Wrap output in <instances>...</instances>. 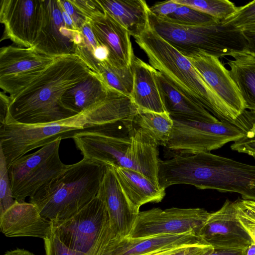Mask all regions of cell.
<instances>
[{
    "label": "cell",
    "instance_id": "obj_1",
    "mask_svg": "<svg viewBox=\"0 0 255 255\" xmlns=\"http://www.w3.org/2000/svg\"><path fill=\"white\" fill-rule=\"evenodd\" d=\"M92 72L76 55L57 57L40 76L16 94L9 96L4 124H49L79 114L65 108L62 97Z\"/></svg>",
    "mask_w": 255,
    "mask_h": 255
},
{
    "label": "cell",
    "instance_id": "obj_2",
    "mask_svg": "<svg viewBox=\"0 0 255 255\" xmlns=\"http://www.w3.org/2000/svg\"><path fill=\"white\" fill-rule=\"evenodd\" d=\"M158 180L166 189L176 184H189L200 189L235 192L243 200L255 201V166L211 152L173 153L159 159Z\"/></svg>",
    "mask_w": 255,
    "mask_h": 255
},
{
    "label": "cell",
    "instance_id": "obj_3",
    "mask_svg": "<svg viewBox=\"0 0 255 255\" xmlns=\"http://www.w3.org/2000/svg\"><path fill=\"white\" fill-rule=\"evenodd\" d=\"M135 39L149 64L178 91L202 105L221 122L241 126L238 117L216 94L189 60L150 26Z\"/></svg>",
    "mask_w": 255,
    "mask_h": 255
},
{
    "label": "cell",
    "instance_id": "obj_4",
    "mask_svg": "<svg viewBox=\"0 0 255 255\" xmlns=\"http://www.w3.org/2000/svg\"><path fill=\"white\" fill-rule=\"evenodd\" d=\"M106 166L83 157L40 187L29 202L51 221L66 220L98 194Z\"/></svg>",
    "mask_w": 255,
    "mask_h": 255
},
{
    "label": "cell",
    "instance_id": "obj_5",
    "mask_svg": "<svg viewBox=\"0 0 255 255\" xmlns=\"http://www.w3.org/2000/svg\"><path fill=\"white\" fill-rule=\"evenodd\" d=\"M150 26L186 57L205 54L220 57L246 52L247 41L243 32L222 21L214 24L187 26L172 23L149 11Z\"/></svg>",
    "mask_w": 255,
    "mask_h": 255
},
{
    "label": "cell",
    "instance_id": "obj_6",
    "mask_svg": "<svg viewBox=\"0 0 255 255\" xmlns=\"http://www.w3.org/2000/svg\"><path fill=\"white\" fill-rule=\"evenodd\" d=\"M52 222L53 235L68 248L86 255H105L116 238L106 207L97 195L69 218Z\"/></svg>",
    "mask_w": 255,
    "mask_h": 255
},
{
    "label": "cell",
    "instance_id": "obj_7",
    "mask_svg": "<svg viewBox=\"0 0 255 255\" xmlns=\"http://www.w3.org/2000/svg\"><path fill=\"white\" fill-rule=\"evenodd\" d=\"M86 128L83 112L70 118L45 124L6 123L0 125V148L8 167L17 159L34 149L58 139L72 138Z\"/></svg>",
    "mask_w": 255,
    "mask_h": 255
},
{
    "label": "cell",
    "instance_id": "obj_8",
    "mask_svg": "<svg viewBox=\"0 0 255 255\" xmlns=\"http://www.w3.org/2000/svg\"><path fill=\"white\" fill-rule=\"evenodd\" d=\"M61 139H58L33 153L24 155L9 167L13 198L25 202L42 186L60 174L67 167L59 156Z\"/></svg>",
    "mask_w": 255,
    "mask_h": 255
},
{
    "label": "cell",
    "instance_id": "obj_9",
    "mask_svg": "<svg viewBox=\"0 0 255 255\" xmlns=\"http://www.w3.org/2000/svg\"><path fill=\"white\" fill-rule=\"evenodd\" d=\"M172 119L173 126L165 147L176 153L211 152L242 138L247 131L237 125L220 121L201 122Z\"/></svg>",
    "mask_w": 255,
    "mask_h": 255
},
{
    "label": "cell",
    "instance_id": "obj_10",
    "mask_svg": "<svg viewBox=\"0 0 255 255\" xmlns=\"http://www.w3.org/2000/svg\"><path fill=\"white\" fill-rule=\"evenodd\" d=\"M131 120L85 128L73 137L83 157L105 166H118L131 142Z\"/></svg>",
    "mask_w": 255,
    "mask_h": 255
},
{
    "label": "cell",
    "instance_id": "obj_11",
    "mask_svg": "<svg viewBox=\"0 0 255 255\" xmlns=\"http://www.w3.org/2000/svg\"><path fill=\"white\" fill-rule=\"evenodd\" d=\"M211 213L203 208H159L139 212L128 237L175 235L193 232L199 236ZM200 237V236H199Z\"/></svg>",
    "mask_w": 255,
    "mask_h": 255
},
{
    "label": "cell",
    "instance_id": "obj_12",
    "mask_svg": "<svg viewBox=\"0 0 255 255\" xmlns=\"http://www.w3.org/2000/svg\"><path fill=\"white\" fill-rule=\"evenodd\" d=\"M57 58L33 47L9 45L0 49V88L10 96L40 76Z\"/></svg>",
    "mask_w": 255,
    "mask_h": 255
},
{
    "label": "cell",
    "instance_id": "obj_13",
    "mask_svg": "<svg viewBox=\"0 0 255 255\" xmlns=\"http://www.w3.org/2000/svg\"><path fill=\"white\" fill-rule=\"evenodd\" d=\"M42 17V0H1L0 22L4 27L1 41L8 39L18 46L32 47Z\"/></svg>",
    "mask_w": 255,
    "mask_h": 255
},
{
    "label": "cell",
    "instance_id": "obj_14",
    "mask_svg": "<svg viewBox=\"0 0 255 255\" xmlns=\"http://www.w3.org/2000/svg\"><path fill=\"white\" fill-rule=\"evenodd\" d=\"M42 1L41 26L32 47L41 54L55 58L75 55L81 39L80 30L67 25L58 0Z\"/></svg>",
    "mask_w": 255,
    "mask_h": 255
},
{
    "label": "cell",
    "instance_id": "obj_15",
    "mask_svg": "<svg viewBox=\"0 0 255 255\" xmlns=\"http://www.w3.org/2000/svg\"><path fill=\"white\" fill-rule=\"evenodd\" d=\"M199 236L216 249L246 250L254 243L238 220L235 201L228 199L219 210L211 213Z\"/></svg>",
    "mask_w": 255,
    "mask_h": 255
},
{
    "label": "cell",
    "instance_id": "obj_16",
    "mask_svg": "<svg viewBox=\"0 0 255 255\" xmlns=\"http://www.w3.org/2000/svg\"><path fill=\"white\" fill-rule=\"evenodd\" d=\"M97 196L106 207L110 227L116 238L128 237L138 214L131 208L112 166H106Z\"/></svg>",
    "mask_w": 255,
    "mask_h": 255
},
{
    "label": "cell",
    "instance_id": "obj_17",
    "mask_svg": "<svg viewBox=\"0 0 255 255\" xmlns=\"http://www.w3.org/2000/svg\"><path fill=\"white\" fill-rule=\"evenodd\" d=\"M187 58L219 98L240 117L246 110L244 102L229 70L219 58L198 54Z\"/></svg>",
    "mask_w": 255,
    "mask_h": 255
},
{
    "label": "cell",
    "instance_id": "obj_18",
    "mask_svg": "<svg viewBox=\"0 0 255 255\" xmlns=\"http://www.w3.org/2000/svg\"><path fill=\"white\" fill-rule=\"evenodd\" d=\"M87 20L98 42L108 50V62L120 69L131 67L135 55L129 32L105 11Z\"/></svg>",
    "mask_w": 255,
    "mask_h": 255
},
{
    "label": "cell",
    "instance_id": "obj_19",
    "mask_svg": "<svg viewBox=\"0 0 255 255\" xmlns=\"http://www.w3.org/2000/svg\"><path fill=\"white\" fill-rule=\"evenodd\" d=\"M1 232L7 237H31L44 240L53 235V224L31 203H16L0 216Z\"/></svg>",
    "mask_w": 255,
    "mask_h": 255
},
{
    "label": "cell",
    "instance_id": "obj_20",
    "mask_svg": "<svg viewBox=\"0 0 255 255\" xmlns=\"http://www.w3.org/2000/svg\"><path fill=\"white\" fill-rule=\"evenodd\" d=\"M201 244H207L193 232L144 238H115L111 242L105 255H142L160 250Z\"/></svg>",
    "mask_w": 255,
    "mask_h": 255
},
{
    "label": "cell",
    "instance_id": "obj_21",
    "mask_svg": "<svg viewBox=\"0 0 255 255\" xmlns=\"http://www.w3.org/2000/svg\"><path fill=\"white\" fill-rule=\"evenodd\" d=\"M131 142L119 166L133 169L159 183L158 145L146 132L132 125Z\"/></svg>",
    "mask_w": 255,
    "mask_h": 255
},
{
    "label": "cell",
    "instance_id": "obj_22",
    "mask_svg": "<svg viewBox=\"0 0 255 255\" xmlns=\"http://www.w3.org/2000/svg\"><path fill=\"white\" fill-rule=\"evenodd\" d=\"M119 183L133 211L138 214L139 208L147 203L161 202L165 189L147 176L133 169L113 166Z\"/></svg>",
    "mask_w": 255,
    "mask_h": 255
},
{
    "label": "cell",
    "instance_id": "obj_23",
    "mask_svg": "<svg viewBox=\"0 0 255 255\" xmlns=\"http://www.w3.org/2000/svg\"><path fill=\"white\" fill-rule=\"evenodd\" d=\"M131 66L133 84L130 98L137 109L167 112L155 78L156 70L135 56Z\"/></svg>",
    "mask_w": 255,
    "mask_h": 255
},
{
    "label": "cell",
    "instance_id": "obj_24",
    "mask_svg": "<svg viewBox=\"0 0 255 255\" xmlns=\"http://www.w3.org/2000/svg\"><path fill=\"white\" fill-rule=\"evenodd\" d=\"M155 78L166 110L172 118L201 122L219 121L202 105L175 89L157 70Z\"/></svg>",
    "mask_w": 255,
    "mask_h": 255
},
{
    "label": "cell",
    "instance_id": "obj_25",
    "mask_svg": "<svg viewBox=\"0 0 255 255\" xmlns=\"http://www.w3.org/2000/svg\"><path fill=\"white\" fill-rule=\"evenodd\" d=\"M104 11L134 38L150 26L149 7L143 0H98Z\"/></svg>",
    "mask_w": 255,
    "mask_h": 255
},
{
    "label": "cell",
    "instance_id": "obj_26",
    "mask_svg": "<svg viewBox=\"0 0 255 255\" xmlns=\"http://www.w3.org/2000/svg\"><path fill=\"white\" fill-rule=\"evenodd\" d=\"M113 91L98 74L92 72L64 93L62 102L67 109L80 114L105 100Z\"/></svg>",
    "mask_w": 255,
    "mask_h": 255
},
{
    "label": "cell",
    "instance_id": "obj_27",
    "mask_svg": "<svg viewBox=\"0 0 255 255\" xmlns=\"http://www.w3.org/2000/svg\"><path fill=\"white\" fill-rule=\"evenodd\" d=\"M228 61L230 76L239 91L246 110L255 112V57L246 52L235 54Z\"/></svg>",
    "mask_w": 255,
    "mask_h": 255
},
{
    "label": "cell",
    "instance_id": "obj_28",
    "mask_svg": "<svg viewBox=\"0 0 255 255\" xmlns=\"http://www.w3.org/2000/svg\"><path fill=\"white\" fill-rule=\"evenodd\" d=\"M132 125L150 135L159 145L166 146L173 126L167 112L156 113L138 109L132 120Z\"/></svg>",
    "mask_w": 255,
    "mask_h": 255
},
{
    "label": "cell",
    "instance_id": "obj_29",
    "mask_svg": "<svg viewBox=\"0 0 255 255\" xmlns=\"http://www.w3.org/2000/svg\"><path fill=\"white\" fill-rule=\"evenodd\" d=\"M98 74L110 89L130 97L133 84L131 66L120 69L106 61L99 65Z\"/></svg>",
    "mask_w": 255,
    "mask_h": 255
},
{
    "label": "cell",
    "instance_id": "obj_30",
    "mask_svg": "<svg viewBox=\"0 0 255 255\" xmlns=\"http://www.w3.org/2000/svg\"><path fill=\"white\" fill-rule=\"evenodd\" d=\"M81 41L76 54L93 72L98 74L100 63L97 59V52L101 44L97 39L88 22L80 29Z\"/></svg>",
    "mask_w": 255,
    "mask_h": 255
},
{
    "label": "cell",
    "instance_id": "obj_31",
    "mask_svg": "<svg viewBox=\"0 0 255 255\" xmlns=\"http://www.w3.org/2000/svg\"><path fill=\"white\" fill-rule=\"evenodd\" d=\"M182 5L189 6L222 21L233 15L238 7L228 0H174Z\"/></svg>",
    "mask_w": 255,
    "mask_h": 255
},
{
    "label": "cell",
    "instance_id": "obj_32",
    "mask_svg": "<svg viewBox=\"0 0 255 255\" xmlns=\"http://www.w3.org/2000/svg\"><path fill=\"white\" fill-rule=\"evenodd\" d=\"M161 19L172 23L187 26L214 24L220 22L207 14L182 4L174 12Z\"/></svg>",
    "mask_w": 255,
    "mask_h": 255
},
{
    "label": "cell",
    "instance_id": "obj_33",
    "mask_svg": "<svg viewBox=\"0 0 255 255\" xmlns=\"http://www.w3.org/2000/svg\"><path fill=\"white\" fill-rule=\"evenodd\" d=\"M222 22L232 25L242 32L255 33V0L238 7L233 15Z\"/></svg>",
    "mask_w": 255,
    "mask_h": 255
},
{
    "label": "cell",
    "instance_id": "obj_34",
    "mask_svg": "<svg viewBox=\"0 0 255 255\" xmlns=\"http://www.w3.org/2000/svg\"><path fill=\"white\" fill-rule=\"evenodd\" d=\"M16 202L12 194L7 165L0 148V216Z\"/></svg>",
    "mask_w": 255,
    "mask_h": 255
},
{
    "label": "cell",
    "instance_id": "obj_35",
    "mask_svg": "<svg viewBox=\"0 0 255 255\" xmlns=\"http://www.w3.org/2000/svg\"><path fill=\"white\" fill-rule=\"evenodd\" d=\"M235 203L238 220L255 244V214L242 204L241 199Z\"/></svg>",
    "mask_w": 255,
    "mask_h": 255
},
{
    "label": "cell",
    "instance_id": "obj_36",
    "mask_svg": "<svg viewBox=\"0 0 255 255\" xmlns=\"http://www.w3.org/2000/svg\"><path fill=\"white\" fill-rule=\"evenodd\" d=\"M231 148L233 150L247 154L255 159V124L247 130L243 137L232 144Z\"/></svg>",
    "mask_w": 255,
    "mask_h": 255
},
{
    "label": "cell",
    "instance_id": "obj_37",
    "mask_svg": "<svg viewBox=\"0 0 255 255\" xmlns=\"http://www.w3.org/2000/svg\"><path fill=\"white\" fill-rule=\"evenodd\" d=\"M44 243L45 255H86L68 248L53 234Z\"/></svg>",
    "mask_w": 255,
    "mask_h": 255
},
{
    "label": "cell",
    "instance_id": "obj_38",
    "mask_svg": "<svg viewBox=\"0 0 255 255\" xmlns=\"http://www.w3.org/2000/svg\"><path fill=\"white\" fill-rule=\"evenodd\" d=\"M70 0L87 19L104 12L98 0Z\"/></svg>",
    "mask_w": 255,
    "mask_h": 255
},
{
    "label": "cell",
    "instance_id": "obj_39",
    "mask_svg": "<svg viewBox=\"0 0 255 255\" xmlns=\"http://www.w3.org/2000/svg\"><path fill=\"white\" fill-rule=\"evenodd\" d=\"M62 8L70 16L75 27L80 30L88 22L86 17L71 2L70 0H58Z\"/></svg>",
    "mask_w": 255,
    "mask_h": 255
},
{
    "label": "cell",
    "instance_id": "obj_40",
    "mask_svg": "<svg viewBox=\"0 0 255 255\" xmlns=\"http://www.w3.org/2000/svg\"><path fill=\"white\" fill-rule=\"evenodd\" d=\"M180 5L174 0L160 1L149 7V11L155 16L163 18L174 12Z\"/></svg>",
    "mask_w": 255,
    "mask_h": 255
},
{
    "label": "cell",
    "instance_id": "obj_41",
    "mask_svg": "<svg viewBox=\"0 0 255 255\" xmlns=\"http://www.w3.org/2000/svg\"><path fill=\"white\" fill-rule=\"evenodd\" d=\"M214 248L207 244L184 247L168 255H205Z\"/></svg>",
    "mask_w": 255,
    "mask_h": 255
},
{
    "label": "cell",
    "instance_id": "obj_42",
    "mask_svg": "<svg viewBox=\"0 0 255 255\" xmlns=\"http://www.w3.org/2000/svg\"><path fill=\"white\" fill-rule=\"evenodd\" d=\"M10 97L5 92L0 93V125L3 124L7 116Z\"/></svg>",
    "mask_w": 255,
    "mask_h": 255
},
{
    "label": "cell",
    "instance_id": "obj_43",
    "mask_svg": "<svg viewBox=\"0 0 255 255\" xmlns=\"http://www.w3.org/2000/svg\"><path fill=\"white\" fill-rule=\"evenodd\" d=\"M205 255H246V250L214 248Z\"/></svg>",
    "mask_w": 255,
    "mask_h": 255
},
{
    "label": "cell",
    "instance_id": "obj_44",
    "mask_svg": "<svg viewBox=\"0 0 255 255\" xmlns=\"http://www.w3.org/2000/svg\"><path fill=\"white\" fill-rule=\"evenodd\" d=\"M247 41V48L246 53L255 57V33L243 32Z\"/></svg>",
    "mask_w": 255,
    "mask_h": 255
},
{
    "label": "cell",
    "instance_id": "obj_45",
    "mask_svg": "<svg viewBox=\"0 0 255 255\" xmlns=\"http://www.w3.org/2000/svg\"><path fill=\"white\" fill-rule=\"evenodd\" d=\"M2 255H35L30 251L23 249L16 248V249L7 251Z\"/></svg>",
    "mask_w": 255,
    "mask_h": 255
},
{
    "label": "cell",
    "instance_id": "obj_46",
    "mask_svg": "<svg viewBox=\"0 0 255 255\" xmlns=\"http://www.w3.org/2000/svg\"><path fill=\"white\" fill-rule=\"evenodd\" d=\"M185 247H186V246H185ZM182 247H184L166 249V250H160L159 251H156V252L148 253L147 254L142 255H168L170 254H171V253L176 251L177 250H178V249H179Z\"/></svg>",
    "mask_w": 255,
    "mask_h": 255
},
{
    "label": "cell",
    "instance_id": "obj_47",
    "mask_svg": "<svg viewBox=\"0 0 255 255\" xmlns=\"http://www.w3.org/2000/svg\"><path fill=\"white\" fill-rule=\"evenodd\" d=\"M242 204L255 214V201L241 200Z\"/></svg>",
    "mask_w": 255,
    "mask_h": 255
},
{
    "label": "cell",
    "instance_id": "obj_48",
    "mask_svg": "<svg viewBox=\"0 0 255 255\" xmlns=\"http://www.w3.org/2000/svg\"><path fill=\"white\" fill-rule=\"evenodd\" d=\"M246 255H255V244L254 243L246 250Z\"/></svg>",
    "mask_w": 255,
    "mask_h": 255
}]
</instances>
